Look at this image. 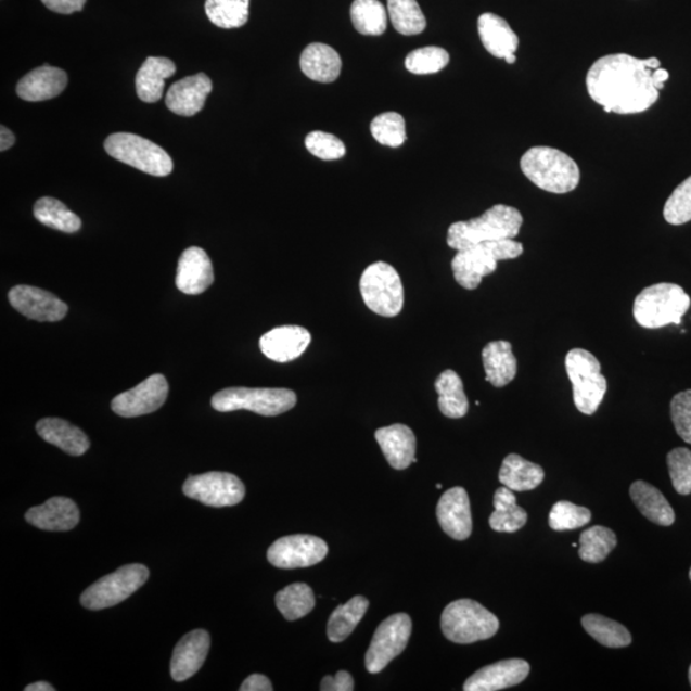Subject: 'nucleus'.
I'll use <instances>...</instances> for the list:
<instances>
[{
  "mask_svg": "<svg viewBox=\"0 0 691 691\" xmlns=\"http://www.w3.org/2000/svg\"><path fill=\"white\" fill-rule=\"evenodd\" d=\"M176 64L162 56H149L137 75V92L142 102L161 101L164 82L176 74Z\"/></svg>",
  "mask_w": 691,
  "mask_h": 691,
  "instance_id": "7c9ffc66",
  "label": "nucleus"
},
{
  "mask_svg": "<svg viewBox=\"0 0 691 691\" xmlns=\"http://www.w3.org/2000/svg\"><path fill=\"white\" fill-rule=\"evenodd\" d=\"M440 528L456 540L472 536L473 519L468 491L461 487L447 490L437 504Z\"/></svg>",
  "mask_w": 691,
  "mask_h": 691,
  "instance_id": "f3484780",
  "label": "nucleus"
},
{
  "mask_svg": "<svg viewBox=\"0 0 691 691\" xmlns=\"http://www.w3.org/2000/svg\"><path fill=\"white\" fill-rule=\"evenodd\" d=\"M667 466L673 486L679 495L691 494V451L688 448H674L667 455Z\"/></svg>",
  "mask_w": 691,
  "mask_h": 691,
  "instance_id": "de8ad7c7",
  "label": "nucleus"
},
{
  "mask_svg": "<svg viewBox=\"0 0 691 691\" xmlns=\"http://www.w3.org/2000/svg\"><path fill=\"white\" fill-rule=\"evenodd\" d=\"M652 77H653V82L655 85V88H657L658 90H662L665 88V82L668 80L669 74H668V71L660 67L653 71Z\"/></svg>",
  "mask_w": 691,
  "mask_h": 691,
  "instance_id": "6e6d98bb",
  "label": "nucleus"
},
{
  "mask_svg": "<svg viewBox=\"0 0 691 691\" xmlns=\"http://www.w3.org/2000/svg\"><path fill=\"white\" fill-rule=\"evenodd\" d=\"M370 131L373 138L384 146L398 148L406 141V124L400 113L380 114L372 120Z\"/></svg>",
  "mask_w": 691,
  "mask_h": 691,
  "instance_id": "c03bdc74",
  "label": "nucleus"
},
{
  "mask_svg": "<svg viewBox=\"0 0 691 691\" xmlns=\"http://www.w3.org/2000/svg\"><path fill=\"white\" fill-rule=\"evenodd\" d=\"M212 90V80L205 74L184 77L169 88L166 104L178 116L192 117L204 108Z\"/></svg>",
  "mask_w": 691,
  "mask_h": 691,
  "instance_id": "412c9836",
  "label": "nucleus"
},
{
  "mask_svg": "<svg viewBox=\"0 0 691 691\" xmlns=\"http://www.w3.org/2000/svg\"><path fill=\"white\" fill-rule=\"evenodd\" d=\"M523 253V244L512 239L482 242L464 248L452 260L455 280L466 290L478 289L483 278L495 272L498 261L516 259Z\"/></svg>",
  "mask_w": 691,
  "mask_h": 691,
  "instance_id": "20e7f679",
  "label": "nucleus"
},
{
  "mask_svg": "<svg viewBox=\"0 0 691 691\" xmlns=\"http://www.w3.org/2000/svg\"><path fill=\"white\" fill-rule=\"evenodd\" d=\"M436 391L442 414L450 419H460L468 414L469 401L464 383L458 373L451 369L445 370L436 381Z\"/></svg>",
  "mask_w": 691,
  "mask_h": 691,
  "instance_id": "72a5a7b5",
  "label": "nucleus"
},
{
  "mask_svg": "<svg viewBox=\"0 0 691 691\" xmlns=\"http://www.w3.org/2000/svg\"><path fill=\"white\" fill-rule=\"evenodd\" d=\"M25 517L27 523L41 530L68 532L80 522V511L69 498L53 497L44 504L28 510Z\"/></svg>",
  "mask_w": 691,
  "mask_h": 691,
  "instance_id": "5701e85b",
  "label": "nucleus"
},
{
  "mask_svg": "<svg viewBox=\"0 0 691 691\" xmlns=\"http://www.w3.org/2000/svg\"><path fill=\"white\" fill-rule=\"evenodd\" d=\"M0 128H2V130H0V152H5L14 145L16 138H14V135L9 130V128L4 126Z\"/></svg>",
  "mask_w": 691,
  "mask_h": 691,
  "instance_id": "5fc2aeb1",
  "label": "nucleus"
},
{
  "mask_svg": "<svg viewBox=\"0 0 691 691\" xmlns=\"http://www.w3.org/2000/svg\"><path fill=\"white\" fill-rule=\"evenodd\" d=\"M671 419L679 436L691 445V389L675 395L671 401Z\"/></svg>",
  "mask_w": 691,
  "mask_h": 691,
  "instance_id": "8fccbe9b",
  "label": "nucleus"
},
{
  "mask_svg": "<svg viewBox=\"0 0 691 691\" xmlns=\"http://www.w3.org/2000/svg\"><path fill=\"white\" fill-rule=\"evenodd\" d=\"M54 690L55 688H53L51 683L46 681L30 683V686L25 688V691H54Z\"/></svg>",
  "mask_w": 691,
  "mask_h": 691,
  "instance_id": "4d7b16f0",
  "label": "nucleus"
},
{
  "mask_svg": "<svg viewBox=\"0 0 691 691\" xmlns=\"http://www.w3.org/2000/svg\"><path fill=\"white\" fill-rule=\"evenodd\" d=\"M41 2L48 10L61 14H71L82 11L87 0H41Z\"/></svg>",
  "mask_w": 691,
  "mask_h": 691,
  "instance_id": "603ef678",
  "label": "nucleus"
},
{
  "mask_svg": "<svg viewBox=\"0 0 691 691\" xmlns=\"http://www.w3.org/2000/svg\"><path fill=\"white\" fill-rule=\"evenodd\" d=\"M478 31L484 48L496 59L504 60L510 54H515L519 48V38L508 21L495 13H483L478 20Z\"/></svg>",
  "mask_w": 691,
  "mask_h": 691,
  "instance_id": "bb28decb",
  "label": "nucleus"
},
{
  "mask_svg": "<svg viewBox=\"0 0 691 691\" xmlns=\"http://www.w3.org/2000/svg\"><path fill=\"white\" fill-rule=\"evenodd\" d=\"M39 436L71 456H81L89 450L90 440L80 427L59 418L41 419L37 424Z\"/></svg>",
  "mask_w": 691,
  "mask_h": 691,
  "instance_id": "cd10ccee",
  "label": "nucleus"
},
{
  "mask_svg": "<svg viewBox=\"0 0 691 691\" xmlns=\"http://www.w3.org/2000/svg\"><path fill=\"white\" fill-rule=\"evenodd\" d=\"M354 689L353 676L347 671H338L336 676H325L320 682L322 691H353Z\"/></svg>",
  "mask_w": 691,
  "mask_h": 691,
  "instance_id": "3c124183",
  "label": "nucleus"
},
{
  "mask_svg": "<svg viewBox=\"0 0 691 691\" xmlns=\"http://www.w3.org/2000/svg\"><path fill=\"white\" fill-rule=\"evenodd\" d=\"M311 342L308 330L298 325L274 328L260 338V350L276 362H290L300 358Z\"/></svg>",
  "mask_w": 691,
  "mask_h": 691,
  "instance_id": "6ab92c4d",
  "label": "nucleus"
},
{
  "mask_svg": "<svg viewBox=\"0 0 691 691\" xmlns=\"http://www.w3.org/2000/svg\"><path fill=\"white\" fill-rule=\"evenodd\" d=\"M495 512L489 517L490 528L498 533H515L524 528L528 514L516 503L514 490L501 487L496 490Z\"/></svg>",
  "mask_w": 691,
  "mask_h": 691,
  "instance_id": "473e14b6",
  "label": "nucleus"
},
{
  "mask_svg": "<svg viewBox=\"0 0 691 691\" xmlns=\"http://www.w3.org/2000/svg\"><path fill=\"white\" fill-rule=\"evenodd\" d=\"M522 213L512 206L497 204L482 217L456 222L448 228L447 244L453 251L482 244V242L514 240L522 230Z\"/></svg>",
  "mask_w": 691,
  "mask_h": 691,
  "instance_id": "f03ea898",
  "label": "nucleus"
},
{
  "mask_svg": "<svg viewBox=\"0 0 691 691\" xmlns=\"http://www.w3.org/2000/svg\"><path fill=\"white\" fill-rule=\"evenodd\" d=\"M244 483L230 473L210 472L190 476L183 484V494L192 500L212 508L239 504L245 498Z\"/></svg>",
  "mask_w": 691,
  "mask_h": 691,
  "instance_id": "ddd939ff",
  "label": "nucleus"
},
{
  "mask_svg": "<svg viewBox=\"0 0 691 691\" xmlns=\"http://www.w3.org/2000/svg\"><path fill=\"white\" fill-rule=\"evenodd\" d=\"M689 578H690V580H691V568H690V573H689Z\"/></svg>",
  "mask_w": 691,
  "mask_h": 691,
  "instance_id": "052dcab7",
  "label": "nucleus"
},
{
  "mask_svg": "<svg viewBox=\"0 0 691 691\" xmlns=\"http://www.w3.org/2000/svg\"><path fill=\"white\" fill-rule=\"evenodd\" d=\"M300 67L310 80L330 84L340 77L342 61L340 54L332 47L315 42V44L305 48L300 59Z\"/></svg>",
  "mask_w": 691,
  "mask_h": 691,
  "instance_id": "c85d7f7f",
  "label": "nucleus"
},
{
  "mask_svg": "<svg viewBox=\"0 0 691 691\" xmlns=\"http://www.w3.org/2000/svg\"><path fill=\"white\" fill-rule=\"evenodd\" d=\"M412 623L409 615L396 614L378 626L366 654L368 673L380 674L409 643Z\"/></svg>",
  "mask_w": 691,
  "mask_h": 691,
  "instance_id": "f8f14e48",
  "label": "nucleus"
},
{
  "mask_svg": "<svg viewBox=\"0 0 691 691\" xmlns=\"http://www.w3.org/2000/svg\"><path fill=\"white\" fill-rule=\"evenodd\" d=\"M251 0H206L205 12L212 23L220 28L244 26L251 14Z\"/></svg>",
  "mask_w": 691,
  "mask_h": 691,
  "instance_id": "ea45409f",
  "label": "nucleus"
},
{
  "mask_svg": "<svg viewBox=\"0 0 691 691\" xmlns=\"http://www.w3.org/2000/svg\"><path fill=\"white\" fill-rule=\"evenodd\" d=\"M67 82L68 77L63 69L46 64L21 78L17 94L26 102H44L59 97Z\"/></svg>",
  "mask_w": 691,
  "mask_h": 691,
  "instance_id": "393cba45",
  "label": "nucleus"
},
{
  "mask_svg": "<svg viewBox=\"0 0 691 691\" xmlns=\"http://www.w3.org/2000/svg\"><path fill=\"white\" fill-rule=\"evenodd\" d=\"M657 59L638 60L618 53L604 55L591 64L587 75L588 94L605 113L638 114L657 103L660 90L653 82Z\"/></svg>",
  "mask_w": 691,
  "mask_h": 691,
  "instance_id": "f257e3e1",
  "label": "nucleus"
},
{
  "mask_svg": "<svg viewBox=\"0 0 691 691\" xmlns=\"http://www.w3.org/2000/svg\"><path fill=\"white\" fill-rule=\"evenodd\" d=\"M241 691H272V682L269 681L267 676L254 674L242 682L240 687Z\"/></svg>",
  "mask_w": 691,
  "mask_h": 691,
  "instance_id": "864d4df0",
  "label": "nucleus"
},
{
  "mask_svg": "<svg viewBox=\"0 0 691 691\" xmlns=\"http://www.w3.org/2000/svg\"><path fill=\"white\" fill-rule=\"evenodd\" d=\"M545 481V470L522 456L511 453L502 462L500 482L514 491L536 489Z\"/></svg>",
  "mask_w": 691,
  "mask_h": 691,
  "instance_id": "2f4dec72",
  "label": "nucleus"
},
{
  "mask_svg": "<svg viewBox=\"0 0 691 691\" xmlns=\"http://www.w3.org/2000/svg\"><path fill=\"white\" fill-rule=\"evenodd\" d=\"M214 282L208 254L201 247H190L178 260L176 286L187 295H201Z\"/></svg>",
  "mask_w": 691,
  "mask_h": 691,
  "instance_id": "4be33fe9",
  "label": "nucleus"
},
{
  "mask_svg": "<svg viewBox=\"0 0 691 691\" xmlns=\"http://www.w3.org/2000/svg\"><path fill=\"white\" fill-rule=\"evenodd\" d=\"M276 604L284 618L289 622H296L315 610V591L304 583L291 584V586L278 591Z\"/></svg>",
  "mask_w": 691,
  "mask_h": 691,
  "instance_id": "e433bc0d",
  "label": "nucleus"
},
{
  "mask_svg": "<svg viewBox=\"0 0 691 691\" xmlns=\"http://www.w3.org/2000/svg\"><path fill=\"white\" fill-rule=\"evenodd\" d=\"M34 216L41 225L64 233L80 231L81 219L53 197H41L34 206Z\"/></svg>",
  "mask_w": 691,
  "mask_h": 691,
  "instance_id": "c9c22d12",
  "label": "nucleus"
},
{
  "mask_svg": "<svg viewBox=\"0 0 691 691\" xmlns=\"http://www.w3.org/2000/svg\"><path fill=\"white\" fill-rule=\"evenodd\" d=\"M327 554L328 546L323 539L297 534L276 540L269 547L268 561L278 568L291 570L315 566Z\"/></svg>",
  "mask_w": 691,
  "mask_h": 691,
  "instance_id": "4468645a",
  "label": "nucleus"
},
{
  "mask_svg": "<svg viewBox=\"0 0 691 691\" xmlns=\"http://www.w3.org/2000/svg\"><path fill=\"white\" fill-rule=\"evenodd\" d=\"M440 626L445 637L453 643L472 644L495 637L500 622L481 603L459 600L447 605Z\"/></svg>",
  "mask_w": 691,
  "mask_h": 691,
  "instance_id": "423d86ee",
  "label": "nucleus"
},
{
  "mask_svg": "<svg viewBox=\"0 0 691 691\" xmlns=\"http://www.w3.org/2000/svg\"><path fill=\"white\" fill-rule=\"evenodd\" d=\"M369 601L366 597L356 596L345 604L338 605L333 611L330 622H328L327 636L332 643H341L351 636L356 626L366 616Z\"/></svg>",
  "mask_w": 691,
  "mask_h": 691,
  "instance_id": "f704fd0d",
  "label": "nucleus"
},
{
  "mask_svg": "<svg viewBox=\"0 0 691 691\" xmlns=\"http://www.w3.org/2000/svg\"><path fill=\"white\" fill-rule=\"evenodd\" d=\"M523 174L540 190L567 194L579 187L580 169L566 153L550 146L530 148L520 161Z\"/></svg>",
  "mask_w": 691,
  "mask_h": 691,
  "instance_id": "7ed1b4c3",
  "label": "nucleus"
},
{
  "mask_svg": "<svg viewBox=\"0 0 691 691\" xmlns=\"http://www.w3.org/2000/svg\"><path fill=\"white\" fill-rule=\"evenodd\" d=\"M581 624L589 636L604 647L625 648L631 644L630 631L614 619L590 614L581 618Z\"/></svg>",
  "mask_w": 691,
  "mask_h": 691,
  "instance_id": "58836bf2",
  "label": "nucleus"
},
{
  "mask_svg": "<svg viewBox=\"0 0 691 691\" xmlns=\"http://www.w3.org/2000/svg\"><path fill=\"white\" fill-rule=\"evenodd\" d=\"M590 520L591 512L589 509L568 501L555 503L550 512V526L555 532L583 528Z\"/></svg>",
  "mask_w": 691,
  "mask_h": 691,
  "instance_id": "a18cd8bd",
  "label": "nucleus"
},
{
  "mask_svg": "<svg viewBox=\"0 0 691 691\" xmlns=\"http://www.w3.org/2000/svg\"><path fill=\"white\" fill-rule=\"evenodd\" d=\"M486 381L497 388L508 386L515 380L517 360L508 341H495L483 348L482 353Z\"/></svg>",
  "mask_w": 691,
  "mask_h": 691,
  "instance_id": "a878e982",
  "label": "nucleus"
},
{
  "mask_svg": "<svg viewBox=\"0 0 691 691\" xmlns=\"http://www.w3.org/2000/svg\"><path fill=\"white\" fill-rule=\"evenodd\" d=\"M309 153L323 161H338L346 155V146L337 137L324 131H312L305 139Z\"/></svg>",
  "mask_w": 691,
  "mask_h": 691,
  "instance_id": "09e8293b",
  "label": "nucleus"
},
{
  "mask_svg": "<svg viewBox=\"0 0 691 691\" xmlns=\"http://www.w3.org/2000/svg\"><path fill=\"white\" fill-rule=\"evenodd\" d=\"M630 497L641 515L650 522L661 526H669L675 523L676 516L671 504L652 484L643 481L634 482L630 487Z\"/></svg>",
  "mask_w": 691,
  "mask_h": 691,
  "instance_id": "c756f323",
  "label": "nucleus"
},
{
  "mask_svg": "<svg viewBox=\"0 0 691 691\" xmlns=\"http://www.w3.org/2000/svg\"><path fill=\"white\" fill-rule=\"evenodd\" d=\"M168 382L154 374L130 391L113 398L112 410L123 418H137L159 410L168 397Z\"/></svg>",
  "mask_w": 691,
  "mask_h": 691,
  "instance_id": "2eb2a0df",
  "label": "nucleus"
},
{
  "mask_svg": "<svg viewBox=\"0 0 691 691\" xmlns=\"http://www.w3.org/2000/svg\"><path fill=\"white\" fill-rule=\"evenodd\" d=\"M297 397L287 388L231 387L212 398L214 410L231 412L247 410L263 417H277L295 408Z\"/></svg>",
  "mask_w": 691,
  "mask_h": 691,
  "instance_id": "0eeeda50",
  "label": "nucleus"
},
{
  "mask_svg": "<svg viewBox=\"0 0 691 691\" xmlns=\"http://www.w3.org/2000/svg\"><path fill=\"white\" fill-rule=\"evenodd\" d=\"M504 61L508 62L509 64H514L516 62V55L515 54H510V55L506 56Z\"/></svg>",
  "mask_w": 691,
  "mask_h": 691,
  "instance_id": "13d9d810",
  "label": "nucleus"
},
{
  "mask_svg": "<svg viewBox=\"0 0 691 691\" xmlns=\"http://www.w3.org/2000/svg\"><path fill=\"white\" fill-rule=\"evenodd\" d=\"M149 570L144 565L132 564L104 576L92 584L81 596V604L91 611L113 607L130 598L149 579Z\"/></svg>",
  "mask_w": 691,
  "mask_h": 691,
  "instance_id": "9b49d317",
  "label": "nucleus"
},
{
  "mask_svg": "<svg viewBox=\"0 0 691 691\" xmlns=\"http://www.w3.org/2000/svg\"><path fill=\"white\" fill-rule=\"evenodd\" d=\"M689 681H690V686H691V666L689 668Z\"/></svg>",
  "mask_w": 691,
  "mask_h": 691,
  "instance_id": "bf43d9fd",
  "label": "nucleus"
},
{
  "mask_svg": "<svg viewBox=\"0 0 691 691\" xmlns=\"http://www.w3.org/2000/svg\"><path fill=\"white\" fill-rule=\"evenodd\" d=\"M375 439L392 468L405 470L417 462V437L409 426L394 424L381 427L375 432Z\"/></svg>",
  "mask_w": 691,
  "mask_h": 691,
  "instance_id": "b1692460",
  "label": "nucleus"
},
{
  "mask_svg": "<svg viewBox=\"0 0 691 691\" xmlns=\"http://www.w3.org/2000/svg\"><path fill=\"white\" fill-rule=\"evenodd\" d=\"M691 300L686 290L675 283H657L644 289L634 302L632 315L647 330L668 324L679 325Z\"/></svg>",
  "mask_w": 691,
  "mask_h": 691,
  "instance_id": "39448f33",
  "label": "nucleus"
},
{
  "mask_svg": "<svg viewBox=\"0 0 691 691\" xmlns=\"http://www.w3.org/2000/svg\"><path fill=\"white\" fill-rule=\"evenodd\" d=\"M351 21L358 33L380 37L387 30L388 13L380 0H355Z\"/></svg>",
  "mask_w": 691,
  "mask_h": 691,
  "instance_id": "4c0bfd02",
  "label": "nucleus"
},
{
  "mask_svg": "<svg viewBox=\"0 0 691 691\" xmlns=\"http://www.w3.org/2000/svg\"><path fill=\"white\" fill-rule=\"evenodd\" d=\"M666 222L681 226L691 220V176L679 184L667 199L664 208Z\"/></svg>",
  "mask_w": 691,
  "mask_h": 691,
  "instance_id": "49530a36",
  "label": "nucleus"
},
{
  "mask_svg": "<svg viewBox=\"0 0 691 691\" xmlns=\"http://www.w3.org/2000/svg\"><path fill=\"white\" fill-rule=\"evenodd\" d=\"M209 650V632L202 629L191 631L178 641L170 661L174 680L181 682L194 676L204 665Z\"/></svg>",
  "mask_w": 691,
  "mask_h": 691,
  "instance_id": "aec40b11",
  "label": "nucleus"
},
{
  "mask_svg": "<svg viewBox=\"0 0 691 691\" xmlns=\"http://www.w3.org/2000/svg\"><path fill=\"white\" fill-rule=\"evenodd\" d=\"M530 673L524 660H504L479 669L466 680L465 691H497L519 686Z\"/></svg>",
  "mask_w": 691,
  "mask_h": 691,
  "instance_id": "a211bd4d",
  "label": "nucleus"
},
{
  "mask_svg": "<svg viewBox=\"0 0 691 691\" xmlns=\"http://www.w3.org/2000/svg\"><path fill=\"white\" fill-rule=\"evenodd\" d=\"M362 300L381 317L394 318L404 308V284L397 270L384 261L370 265L360 280Z\"/></svg>",
  "mask_w": 691,
  "mask_h": 691,
  "instance_id": "9d476101",
  "label": "nucleus"
},
{
  "mask_svg": "<svg viewBox=\"0 0 691 691\" xmlns=\"http://www.w3.org/2000/svg\"><path fill=\"white\" fill-rule=\"evenodd\" d=\"M566 373L573 383L576 409L584 415L596 414L607 392V381L601 373V362L584 348H574L566 355Z\"/></svg>",
  "mask_w": 691,
  "mask_h": 691,
  "instance_id": "6e6552de",
  "label": "nucleus"
},
{
  "mask_svg": "<svg viewBox=\"0 0 691 691\" xmlns=\"http://www.w3.org/2000/svg\"><path fill=\"white\" fill-rule=\"evenodd\" d=\"M9 300L21 315L38 322H60L68 311L67 304L51 292L26 284L13 287Z\"/></svg>",
  "mask_w": 691,
  "mask_h": 691,
  "instance_id": "dca6fc26",
  "label": "nucleus"
},
{
  "mask_svg": "<svg viewBox=\"0 0 691 691\" xmlns=\"http://www.w3.org/2000/svg\"><path fill=\"white\" fill-rule=\"evenodd\" d=\"M105 152L112 158L155 177L172 174L174 162L164 149L139 135L113 133L104 142Z\"/></svg>",
  "mask_w": 691,
  "mask_h": 691,
  "instance_id": "1a4fd4ad",
  "label": "nucleus"
},
{
  "mask_svg": "<svg viewBox=\"0 0 691 691\" xmlns=\"http://www.w3.org/2000/svg\"><path fill=\"white\" fill-rule=\"evenodd\" d=\"M450 54L444 48L425 47L412 51L406 56L405 66L414 75H433L447 67Z\"/></svg>",
  "mask_w": 691,
  "mask_h": 691,
  "instance_id": "37998d69",
  "label": "nucleus"
},
{
  "mask_svg": "<svg viewBox=\"0 0 691 691\" xmlns=\"http://www.w3.org/2000/svg\"><path fill=\"white\" fill-rule=\"evenodd\" d=\"M616 546V534L604 526L597 525L581 533L579 555L589 564H598L607 559Z\"/></svg>",
  "mask_w": 691,
  "mask_h": 691,
  "instance_id": "79ce46f5",
  "label": "nucleus"
},
{
  "mask_svg": "<svg viewBox=\"0 0 691 691\" xmlns=\"http://www.w3.org/2000/svg\"><path fill=\"white\" fill-rule=\"evenodd\" d=\"M387 9L397 33L411 37L425 30L426 20L417 0H388Z\"/></svg>",
  "mask_w": 691,
  "mask_h": 691,
  "instance_id": "a19ab883",
  "label": "nucleus"
}]
</instances>
